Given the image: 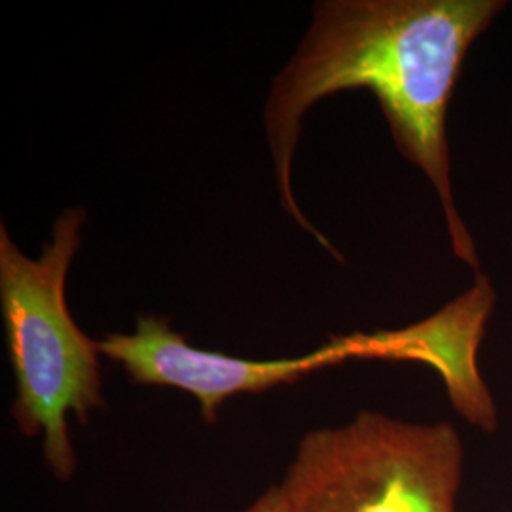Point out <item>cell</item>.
<instances>
[{"label": "cell", "mask_w": 512, "mask_h": 512, "mask_svg": "<svg viewBox=\"0 0 512 512\" xmlns=\"http://www.w3.org/2000/svg\"><path fill=\"white\" fill-rule=\"evenodd\" d=\"M241 512H293L289 507V501L285 494L281 492L279 484L270 486L264 494L258 495L255 501L245 507Z\"/></svg>", "instance_id": "cell-6"}, {"label": "cell", "mask_w": 512, "mask_h": 512, "mask_svg": "<svg viewBox=\"0 0 512 512\" xmlns=\"http://www.w3.org/2000/svg\"><path fill=\"white\" fill-rule=\"evenodd\" d=\"M97 342L101 355L122 366L133 384L171 387L192 395L205 423H215L220 408L232 397L291 385L315 370L353 359L348 336L287 359H245L198 349L158 315H141L133 334L110 332Z\"/></svg>", "instance_id": "cell-4"}, {"label": "cell", "mask_w": 512, "mask_h": 512, "mask_svg": "<svg viewBox=\"0 0 512 512\" xmlns=\"http://www.w3.org/2000/svg\"><path fill=\"white\" fill-rule=\"evenodd\" d=\"M463 459L446 421L361 410L298 440L279 488L293 512H456Z\"/></svg>", "instance_id": "cell-3"}, {"label": "cell", "mask_w": 512, "mask_h": 512, "mask_svg": "<svg viewBox=\"0 0 512 512\" xmlns=\"http://www.w3.org/2000/svg\"><path fill=\"white\" fill-rule=\"evenodd\" d=\"M503 0H323L310 31L277 74L264 122L283 209L336 260L344 256L300 211L293 160L302 118L332 93L368 90L410 164L439 196L452 253L480 274L475 241L461 219L446 118L471 46L505 10Z\"/></svg>", "instance_id": "cell-1"}, {"label": "cell", "mask_w": 512, "mask_h": 512, "mask_svg": "<svg viewBox=\"0 0 512 512\" xmlns=\"http://www.w3.org/2000/svg\"><path fill=\"white\" fill-rule=\"evenodd\" d=\"M495 304L486 275H476L471 289L420 323L372 334L355 332L357 359L420 361L433 366L459 414L486 431H494L497 410L476 370V348Z\"/></svg>", "instance_id": "cell-5"}, {"label": "cell", "mask_w": 512, "mask_h": 512, "mask_svg": "<svg viewBox=\"0 0 512 512\" xmlns=\"http://www.w3.org/2000/svg\"><path fill=\"white\" fill-rule=\"evenodd\" d=\"M84 222V209L63 211L38 260L23 255L0 224V308L16 378L10 414L23 437L40 439L59 482L78 469L69 416L88 423L105 408L99 342L76 325L65 296Z\"/></svg>", "instance_id": "cell-2"}]
</instances>
